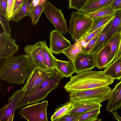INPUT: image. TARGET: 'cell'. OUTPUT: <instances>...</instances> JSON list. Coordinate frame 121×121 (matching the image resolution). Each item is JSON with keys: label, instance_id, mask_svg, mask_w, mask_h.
<instances>
[{"label": "cell", "instance_id": "obj_34", "mask_svg": "<svg viewBox=\"0 0 121 121\" xmlns=\"http://www.w3.org/2000/svg\"><path fill=\"white\" fill-rule=\"evenodd\" d=\"M101 31L86 43L84 47L83 52H90L95 44Z\"/></svg>", "mask_w": 121, "mask_h": 121}, {"label": "cell", "instance_id": "obj_29", "mask_svg": "<svg viewBox=\"0 0 121 121\" xmlns=\"http://www.w3.org/2000/svg\"><path fill=\"white\" fill-rule=\"evenodd\" d=\"M115 11L110 7H105L93 12L86 13L93 19L105 16L114 13Z\"/></svg>", "mask_w": 121, "mask_h": 121}, {"label": "cell", "instance_id": "obj_4", "mask_svg": "<svg viewBox=\"0 0 121 121\" xmlns=\"http://www.w3.org/2000/svg\"><path fill=\"white\" fill-rule=\"evenodd\" d=\"M112 90L109 86L69 92L70 100L73 102L90 101L100 103L108 99Z\"/></svg>", "mask_w": 121, "mask_h": 121}, {"label": "cell", "instance_id": "obj_44", "mask_svg": "<svg viewBox=\"0 0 121 121\" xmlns=\"http://www.w3.org/2000/svg\"><path fill=\"white\" fill-rule=\"evenodd\" d=\"M99 0H88L86 4L93 3Z\"/></svg>", "mask_w": 121, "mask_h": 121}, {"label": "cell", "instance_id": "obj_39", "mask_svg": "<svg viewBox=\"0 0 121 121\" xmlns=\"http://www.w3.org/2000/svg\"><path fill=\"white\" fill-rule=\"evenodd\" d=\"M110 6L115 11L121 10V0H113Z\"/></svg>", "mask_w": 121, "mask_h": 121}, {"label": "cell", "instance_id": "obj_37", "mask_svg": "<svg viewBox=\"0 0 121 121\" xmlns=\"http://www.w3.org/2000/svg\"><path fill=\"white\" fill-rule=\"evenodd\" d=\"M25 0H15L13 13L12 18L19 11Z\"/></svg>", "mask_w": 121, "mask_h": 121}, {"label": "cell", "instance_id": "obj_40", "mask_svg": "<svg viewBox=\"0 0 121 121\" xmlns=\"http://www.w3.org/2000/svg\"><path fill=\"white\" fill-rule=\"evenodd\" d=\"M121 55V38L116 58L119 57Z\"/></svg>", "mask_w": 121, "mask_h": 121}, {"label": "cell", "instance_id": "obj_42", "mask_svg": "<svg viewBox=\"0 0 121 121\" xmlns=\"http://www.w3.org/2000/svg\"><path fill=\"white\" fill-rule=\"evenodd\" d=\"M40 1V0H32L31 5L32 7H34L39 5Z\"/></svg>", "mask_w": 121, "mask_h": 121}, {"label": "cell", "instance_id": "obj_10", "mask_svg": "<svg viewBox=\"0 0 121 121\" xmlns=\"http://www.w3.org/2000/svg\"><path fill=\"white\" fill-rule=\"evenodd\" d=\"M49 36V48L52 53L56 55L62 53L65 50L72 45L62 33L55 30L51 32Z\"/></svg>", "mask_w": 121, "mask_h": 121}, {"label": "cell", "instance_id": "obj_32", "mask_svg": "<svg viewBox=\"0 0 121 121\" xmlns=\"http://www.w3.org/2000/svg\"><path fill=\"white\" fill-rule=\"evenodd\" d=\"M9 21L5 16L0 13V22L3 29V33L10 37L11 30L9 24Z\"/></svg>", "mask_w": 121, "mask_h": 121}, {"label": "cell", "instance_id": "obj_35", "mask_svg": "<svg viewBox=\"0 0 121 121\" xmlns=\"http://www.w3.org/2000/svg\"><path fill=\"white\" fill-rule=\"evenodd\" d=\"M83 113L67 114L59 120V121H78Z\"/></svg>", "mask_w": 121, "mask_h": 121}, {"label": "cell", "instance_id": "obj_6", "mask_svg": "<svg viewBox=\"0 0 121 121\" xmlns=\"http://www.w3.org/2000/svg\"><path fill=\"white\" fill-rule=\"evenodd\" d=\"M48 103L45 100L21 109L18 113L29 121H48L47 109Z\"/></svg>", "mask_w": 121, "mask_h": 121}, {"label": "cell", "instance_id": "obj_19", "mask_svg": "<svg viewBox=\"0 0 121 121\" xmlns=\"http://www.w3.org/2000/svg\"><path fill=\"white\" fill-rule=\"evenodd\" d=\"M120 38L121 31L112 36L105 44L104 46L110 48L108 65L116 58L119 48Z\"/></svg>", "mask_w": 121, "mask_h": 121}, {"label": "cell", "instance_id": "obj_12", "mask_svg": "<svg viewBox=\"0 0 121 121\" xmlns=\"http://www.w3.org/2000/svg\"><path fill=\"white\" fill-rule=\"evenodd\" d=\"M51 70H47L38 68L34 69L22 87L23 91H30L39 86L46 78Z\"/></svg>", "mask_w": 121, "mask_h": 121}, {"label": "cell", "instance_id": "obj_27", "mask_svg": "<svg viewBox=\"0 0 121 121\" xmlns=\"http://www.w3.org/2000/svg\"><path fill=\"white\" fill-rule=\"evenodd\" d=\"M121 31V10L115 11L110 32L105 43L112 36Z\"/></svg>", "mask_w": 121, "mask_h": 121}, {"label": "cell", "instance_id": "obj_21", "mask_svg": "<svg viewBox=\"0 0 121 121\" xmlns=\"http://www.w3.org/2000/svg\"><path fill=\"white\" fill-rule=\"evenodd\" d=\"M113 18L109 22L102 30L95 44L90 52L95 54L104 46L111 28Z\"/></svg>", "mask_w": 121, "mask_h": 121}, {"label": "cell", "instance_id": "obj_7", "mask_svg": "<svg viewBox=\"0 0 121 121\" xmlns=\"http://www.w3.org/2000/svg\"><path fill=\"white\" fill-rule=\"evenodd\" d=\"M43 12L54 25L56 30L64 34L69 31L66 20L61 10L48 1L44 8Z\"/></svg>", "mask_w": 121, "mask_h": 121}, {"label": "cell", "instance_id": "obj_17", "mask_svg": "<svg viewBox=\"0 0 121 121\" xmlns=\"http://www.w3.org/2000/svg\"><path fill=\"white\" fill-rule=\"evenodd\" d=\"M110 48L104 46L95 53V67L99 69L106 68L108 65Z\"/></svg>", "mask_w": 121, "mask_h": 121}, {"label": "cell", "instance_id": "obj_1", "mask_svg": "<svg viewBox=\"0 0 121 121\" xmlns=\"http://www.w3.org/2000/svg\"><path fill=\"white\" fill-rule=\"evenodd\" d=\"M33 69L26 55L13 56L3 63L0 69V77L2 80L11 84L21 85L24 84Z\"/></svg>", "mask_w": 121, "mask_h": 121}, {"label": "cell", "instance_id": "obj_28", "mask_svg": "<svg viewBox=\"0 0 121 121\" xmlns=\"http://www.w3.org/2000/svg\"><path fill=\"white\" fill-rule=\"evenodd\" d=\"M100 108H96L83 113L78 121H100L101 119L98 118L100 112Z\"/></svg>", "mask_w": 121, "mask_h": 121}, {"label": "cell", "instance_id": "obj_2", "mask_svg": "<svg viewBox=\"0 0 121 121\" xmlns=\"http://www.w3.org/2000/svg\"><path fill=\"white\" fill-rule=\"evenodd\" d=\"M114 81L112 78L105 75L104 71L89 70L71 76L64 88L69 93L109 86L112 84Z\"/></svg>", "mask_w": 121, "mask_h": 121}, {"label": "cell", "instance_id": "obj_9", "mask_svg": "<svg viewBox=\"0 0 121 121\" xmlns=\"http://www.w3.org/2000/svg\"><path fill=\"white\" fill-rule=\"evenodd\" d=\"M22 89L14 92L9 99L7 104L0 110V121H12L14 113L24 93Z\"/></svg>", "mask_w": 121, "mask_h": 121}, {"label": "cell", "instance_id": "obj_3", "mask_svg": "<svg viewBox=\"0 0 121 121\" xmlns=\"http://www.w3.org/2000/svg\"><path fill=\"white\" fill-rule=\"evenodd\" d=\"M64 77L55 68L52 69L41 84L30 91L24 92L16 109L43 100L50 92L58 87Z\"/></svg>", "mask_w": 121, "mask_h": 121}, {"label": "cell", "instance_id": "obj_24", "mask_svg": "<svg viewBox=\"0 0 121 121\" xmlns=\"http://www.w3.org/2000/svg\"><path fill=\"white\" fill-rule=\"evenodd\" d=\"M73 102L70 100L61 105L55 110L51 118L52 121H59L60 119L68 114L73 108Z\"/></svg>", "mask_w": 121, "mask_h": 121}, {"label": "cell", "instance_id": "obj_16", "mask_svg": "<svg viewBox=\"0 0 121 121\" xmlns=\"http://www.w3.org/2000/svg\"><path fill=\"white\" fill-rule=\"evenodd\" d=\"M106 76L113 79H121V60L120 56L115 58L104 71Z\"/></svg>", "mask_w": 121, "mask_h": 121}, {"label": "cell", "instance_id": "obj_20", "mask_svg": "<svg viewBox=\"0 0 121 121\" xmlns=\"http://www.w3.org/2000/svg\"><path fill=\"white\" fill-rule=\"evenodd\" d=\"M55 69L64 77L68 78L75 73L73 63L71 61H68L56 60Z\"/></svg>", "mask_w": 121, "mask_h": 121}, {"label": "cell", "instance_id": "obj_8", "mask_svg": "<svg viewBox=\"0 0 121 121\" xmlns=\"http://www.w3.org/2000/svg\"><path fill=\"white\" fill-rule=\"evenodd\" d=\"M24 51L33 69L38 68L47 70H51L48 69L45 63L41 41H39L34 44L27 45L24 48Z\"/></svg>", "mask_w": 121, "mask_h": 121}, {"label": "cell", "instance_id": "obj_5", "mask_svg": "<svg viewBox=\"0 0 121 121\" xmlns=\"http://www.w3.org/2000/svg\"><path fill=\"white\" fill-rule=\"evenodd\" d=\"M93 19L81 11L73 12L69 21V34L74 41L85 35L91 27Z\"/></svg>", "mask_w": 121, "mask_h": 121}, {"label": "cell", "instance_id": "obj_23", "mask_svg": "<svg viewBox=\"0 0 121 121\" xmlns=\"http://www.w3.org/2000/svg\"><path fill=\"white\" fill-rule=\"evenodd\" d=\"M43 54L46 66L49 69L55 68L56 60L46 44V41H41Z\"/></svg>", "mask_w": 121, "mask_h": 121}, {"label": "cell", "instance_id": "obj_45", "mask_svg": "<svg viewBox=\"0 0 121 121\" xmlns=\"http://www.w3.org/2000/svg\"><path fill=\"white\" fill-rule=\"evenodd\" d=\"M120 58H121V55L120 56Z\"/></svg>", "mask_w": 121, "mask_h": 121}, {"label": "cell", "instance_id": "obj_36", "mask_svg": "<svg viewBox=\"0 0 121 121\" xmlns=\"http://www.w3.org/2000/svg\"><path fill=\"white\" fill-rule=\"evenodd\" d=\"M107 24L92 32L88 35L85 36L84 38H82V41L84 46V47L85 46L87 43L95 37L98 33L101 31L104 28Z\"/></svg>", "mask_w": 121, "mask_h": 121}, {"label": "cell", "instance_id": "obj_43", "mask_svg": "<svg viewBox=\"0 0 121 121\" xmlns=\"http://www.w3.org/2000/svg\"><path fill=\"white\" fill-rule=\"evenodd\" d=\"M48 0H40L39 5H42L45 7L47 3Z\"/></svg>", "mask_w": 121, "mask_h": 121}, {"label": "cell", "instance_id": "obj_22", "mask_svg": "<svg viewBox=\"0 0 121 121\" xmlns=\"http://www.w3.org/2000/svg\"><path fill=\"white\" fill-rule=\"evenodd\" d=\"M113 0H99L95 2L86 4L81 11L88 13L101 9L109 6Z\"/></svg>", "mask_w": 121, "mask_h": 121}, {"label": "cell", "instance_id": "obj_41", "mask_svg": "<svg viewBox=\"0 0 121 121\" xmlns=\"http://www.w3.org/2000/svg\"><path fill=\"white\" fill-rule=\"evenodd\" d=\"M112 112L113 113V117L119 121H121V117L118 115L116 111Z\"/></svg>", "mask_w": 121, "mask_h": 121}, {"label": "cell", "instance_id": "obj_14", "mask_svg": "<svg viewBox=\"0 0 121 121\" xmlns=\"http://www.w3.org/2000/svg\"><path fill=\"white\" fill-rule=\"evenodd\" d=\"M121 108V80L116 84L112 90L111 96L108 99L106 110L112 112Z\"/></svg>", "mask_w": 121, "mask_h": 121}, {"label": "cell", "instance_id": "obj_13", "mask_svg": "<svg viewBox=\"0 0 121 121\" xmlns=\"http://www.w3.org/2000/svg\"><path fill=\"white\" fill-rule=\"evenodd\" d=\"M15 39L5 35L0 34V58L7 59L13 56L18 49L15 43Z\"/></svg>", "mask_w": 121, "mask_h": 121}, {"label": "cell", "instance_id": "obj_25", "mask_svg": "<svg viewBox=\"0 0 121 121\" xmlns=\"http://www.w3.org/2000/svg\"><path fill=\"white\" fill-rule=\"evenodd\" d=\"M32 0H25L19 12L15 15L12 20L17 23L24 17L30 16L33 8L31 4Z\"/></svg>", "mask_w": 121, "mask_h": 121}, {"label": "cell", "instance_id": "obj_15", "mask_svg": "<svg viewBox=\"0 0 121 121\" xmlns=\"http://www.w3.org/2000/svg\"><path fill=\"white\" fill-rule=\"evenodd\" d=\"M73 108L68 114L84 113L96 108H100V103L93 102L82 101L73 102Z\"/></svg>", "mask_w": 121, "mask_h": 121}, {"label": "cell", "instance_id": "obj_11", "mask_svg": "<svg viewBox=\"0 0 121 121\" xmlns=\"http://www.w3.org/2000/svg\"><path fill=\"white\" fill-rule=\"evenodd\" d=\"M73 65L77 74L91 70L95 67V54L83 52L80 53L75 59Z\"/></svg>", "mask_w": 121, "mask_h": 121}, {"label": "cell", "instance_id": "obj_31", "mask_svg": "<svg viewBox=\"0 0 121 121\" xmlns=\"http://www.w3.org/2000/svg\"><path fill=\"white\" fill-rule=\"evenodd\" d=\"M88 0H69L68 9H74L81 11Z\"/></svg>", "mask_w": 121, "mask_h": 121}, {"label": "cell", "instance_id": "obj_33", "mask_svg": "<svg viewBox=\"0 0 121 121\" xmlns=\"http://www.w3.org/2000/svg\"><path fill=\"white\" fill-rule=\"evenodd\" d=\"M15 0H8L6 16L9 21L12 18L13 13Z\"/></svg>", "mask_w": 121, "mask_h": 121}, {"label": "cell", "instance_id": "obj_18", "mask_svg": "<svg viewBox=\"0 0 121 121\" xmlns=\"http://www.w3.org/2000/svg\"><path fill=\"white\" fill-rule=\"evenodd\" d=\"M82 40V38L79 39L63 52L62 53L68 57L69 60L73 64L74 60L78 55L83 52L84 46Z\"/></svg>", "mask_w": 121, "mask_h": 121}, {"label": "cell", "instance_id": "obj_38", "mask_svg": "<svg viewBox=\"0 0 121 121\" xmlns=\"http://www.w3.org/2000/svg\"><path fill=\"white\" fill-rule=\"evenodd\" d=\"M7 1L8 0H0V13L5 16L7 6Z\"/></svg>", "mask_w": 121, "mask_h": 121}, {"label": "cell", "instance_id": "obj_30", "mask_svg": "<svg viewBox=\"0 0 121 121\" xmlns=\"http://www.w3.org/2000/svg\"><path fill=\"white\" fill-rule=\"evenodd\" d=\"M44 7L42 5H38L33 8L30 16L33 25L36 26L42 13L43 11Z\"/></svg>", "mask_w": 121, "mask_h": 121}, {"label": "cell", "instance_id": "obj_26", "mask_svg": "<svg viewBox=\"0 0 121 121\" xmlns=\"http://www.w3.org/2000/svg\"><path fill=\"white\" fill-rule=\"evenodd\" d=\"M114 17V13L93 19L92 24L87 33L82 37L84 38L89 34L105 25L112 19Z\"/></svg>", "mask_w": 121, "mask_h": 121}]
</instances>
